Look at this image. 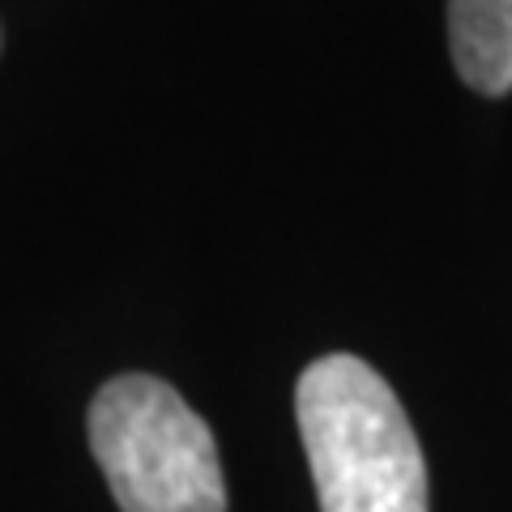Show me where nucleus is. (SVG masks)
<instances>
[{
  "mask_svg": "<svg viewBox=\"0 0 512 512\" xmlns=\"http://www.w3.org/2000/svg\"><path fill=\"white\" fill-rule=\"evenodd\" d=\"M90 448L120 512H227L218 444L167 380H107L90 406Z\"/></svg>",
  "mask_w": 512,
  "mask_h": 512,
  "instance_id": "obj_2",
  "label": "nucleus"
},
{
  "mask_svg": "<svg viewBox=\"0 0 512 512\" xmlns=\"http://www.w3.org/2000/svg\"><path fill=\"white\" fill-rule=\"evenodd\" d=\"M448 47L461 82L478 94L512 90V0H448Z\"/></svg>",
  "mask_w": 512,
  "mask_h": 512,
  "instance_id": "obj_3",
  "label": "nucleus"
},
{
  "mask_svg": "<svg viewBox=\"0 0 512 512\" xmlns=\"http://www.w3.org/2000/svg\"><path fill=\"white\" fill-rule=\"evenodd\" d=\"M295 414L320 512H427V461L397 393L355 355L299 376Z\"/></svg>",
  "mask_w": 512,
  "mask_h": 512,
  "instance_id": "obj_1",
  "label": "nucleus"
}]
</instances>
